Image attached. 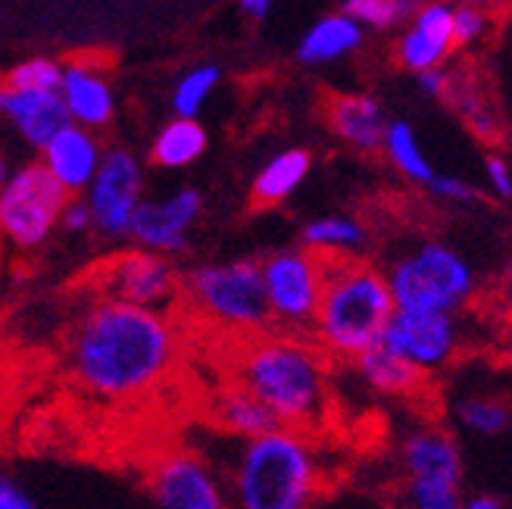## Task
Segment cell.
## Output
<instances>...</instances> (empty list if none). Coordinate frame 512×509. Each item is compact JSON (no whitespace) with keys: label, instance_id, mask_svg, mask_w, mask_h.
<instances>
[{"label":"cell","instance_id":"1","mask_svg":"<svg viewBox=\"0 0 512 509\" xmlns=\"http://www.w3.org/2000/svg\"><path fill=\"white\" fill-rule=\"evenodd\" d=\"M175 356L172 319L119 300H97L79 316L66 344L72 381L100 400H132L153 391L172 372Z\"/></svg>","mask_w":512,"mask_h":509},{"label":"cell","instance_id":"2","mask_svg":"<svg viewBox=\"0 0 512 509\" xmlns=\"http://www.w3.org/2000/svg\"><path fill=\"white\" fill-rule=\"evenodd\" d=\"M235 385L250 391L281 428L306 431L328 416V363L325 353L297 335H263L241 347Z\"/></svg>","mask_w":512,"mask_h":509},{"label":"cell","instance_id":"3","mask_svg":"<svg viewBox=\"0 0 512 509\" xmlns=\"http://www.w3.org/2000/svg\"><path fill=\"white\" fill-rule=\"evenodd\" d=\"M319 491L322 466L316 447L294 428L241 441L228 469L232 509H310Z\"/></svg>","mask_w":512,"mask_h":509},{"label":"cell","instance_id":"4","mask_svg":"<svg viewBox=\"0 0 512 509\" xmlns=\"http://www.w3.org/2000/svg\"><path fill=\"white\" fill-rule=\"evenodd\" d=\"M397 313L388 278L366 260H325V282L313 319L316 347L335 360H356L381 344Z\"/></svg>","mask_w":512,"mask_h":509},{"label":"cell","instance_id":"5","mask_svg":"<svg viewBox=\"0 0 512 509\" xmlns=\"http://www.w3.org/2000/svg\"><path fill=\"white\" fill-rule=\"evenodd\" d=\"M381 272L388 278L394 307L403 313L459 316L472 307L484 288L469 253L441 238H419L397 247Z\"/></svg>","mask_w":512,"mask_h":509},{"label":"cell","instance_id":"6","mask_svg":"<svg viewBox=\"0 0 512 509\" xmlns=\"http://www.w3.org/2000/svg\"><path fill=\"white\" fill-rule=\"evenodd\" d=\"M182 297H188V303L203 319L241 335L266 332L272 325L260 263L253 260L194 266L182 278Z\"/></svg>","mask_w":512,"mask_h":509},{"label":"cell","instance_id":"7","mask_svg":"<svg viewBox=\"0 0 512 509\" xmlns=\"http://www.w3.org/2000/svg\"><path fill=\"white\" fill-rule=\"evenodd\" d=\"M69 194L41 163H29L0 185V238L22 253H32L60 228Z\"/></svg>","mask_w":512,"mask_h":509},{"label":"cell","instance_id":"8","mask_svg":"<svg viewBox=\"0 0 512 509\" xmlns=\"http://www.w3.org/2000/svg\"><path fill=\"white\" fill-rule=\"evenodd\" d=\"M266 307L272 325L281 335H303L313 332V319L319 310L322 282H325V260L306 247H281L272 250L260 263Z\"/></svg>","mask_w":512,"mask_h":509},{"label":"cell","instance_id":"9","mask_svg":"<svg viewBox=\"0 0 512 509\" xmlns=\"http://www.w3.org/2000/svg\"><path fill=\"white\" fill-rule=\"evenodd\" d=\"M97 288L104 291V300H119L141 310L166 313L182 300V275H178L169 257L135 247L100 263Z\"/></svg>","mask_w":512,"mask_h":509},{"label":"cell","instance_id":"10","mask_svg":"<svg viewBox=\"0 0 512 509\" xmlns=\"http://www.w3.org/2000/svg\"><path fill=\"white\" fill-rule=\"evenodd\" d=\"M85 203L94 219V232L104 238H128L132 219L144 200V169L141 160L125 147H110L85 188Z\"/></svg>","mask_w":512,"mask_h":509},{"label":"cell","instance_id":"11","mask_svg":"<svg viewBox=\"0 0 512 509\" xmlns=\"http://www.w3.org/2000/svg\"><path fill=\"white\" fill-rule=\"evenodd\" d=\"M147 491L157 509H232L228 488L210 456L185 447L166 450L153 460Z\"/></svg>","mask_w":512,"mask_h":509},{"label":"cell","instance_id":"12","mask_svg":"<svg viewBox=\"0 0 512 509\" xmlns=\"http://www.w3.org/2000/svg\"><path fill=\"white\" fill-rule=\"evenodd\" d=\"M466 344V328L459 316L450 313H403L397 310L384 328L381 347L397 353L416 372L447 369Z\"/></svg>","mask_w":512,"mask_h":509},{"label":"cell","instance_id":"13","mask_svg":"<svg viewBox=\"0 0 512 509\" xmlns=\"http://www.w3.org/2000/svg\"><path fill=\"white\" fill-rule=\"evenodd\" d=\"M203 213V197L194 188H178L172 194L141 200L132 219V238L141 250H153L160 257H182L191 250V228Z\"/></svg>","mask_w":512,"mask_h":509},{"label":"cell","instance_id":"14","mask_svg":"<svg viewBox=\"0 0 512 509\" xmlns=\"http://www.w3.org/2000/svg\"><path fill=\"white\" fill-rule=\"evenodd\" d=\"M400 469L403 485H438L459 488L463 485V450L444 428H416L400 444Z\"/></svg>","mask_w":512,"mask_h":509},{"label":"cell","instance_id":"15","mask_svg":"<svg viewBox=\"0 0 512 509\" xmlns=\"http://www.w3.org/2000/svg\"><path fill=\"white\" fill-rule=\"evenodd\" d=\"M41 166L57 178V185L69 194L79 197L91 185V178L104 157V147L94 138V132L82 129V125H66L54 138H50L41 150Z\"/></svg>","mask_w":512,"mask_h":509},{"label":"cell","instance_id":"16","mask_svg":"<svg viewBox=\"0 0 512 509\" xmlns=\"http://www.w3.org/2000/svg\"><path fill=\"white\" fill-rule=\"evenodd\" d=\"M450 47H453V7L434 0V4H425L416 13L413 25L403 32L397 44V57L406 69L428 72V69H441Z\"/></svg>","mask_w":512,"mask_h":509},{"label":"cell","instance_id":"17","mask_svg":"<svg viewBox=\"0 0 512 509\" xmlns=\"http://www.w3.org/2000/svg\"><path fill=\"white\" fill-rule=\"evenodd\" d=\"M0 116H7L13 129L38 150H44V144L69 125L60 94L16 91L4 82H0Z\"/></svg>","mask_w":512,"mask_h":509},{"label":"cell","instance_id":"18","mask_svg":"<svg viewBox=\"0 0 512 509\" xmlns=\"http://www.w3.org/2000/svg\"><path fill=\"white\" fill-rule=\"evenodd\" d=\"M60 100L66 107L69 122L82 125V129H88V132L110 125V119L116 113V97H113L110 82L85 63L63 66Z\"/></svg>","mask_w":512,"mask_h":509},{"label":"cell","instance_id":"19","mask_svg":"<svg viewBox=\"0 0 512 509\" xmlns=\"http://www.w3.org/2000/svg\"><path fill=\"white\" fill-rule=\"evenodd\" d=\"M328 122L335 135L363 150V154H372V150H381L384 141V129H388V119H384V110L375 97L369 94H341L328 104Z\"/></svg>","mask_w":512,"mask_h":509},{"label":"cell","instance_id":"20","mask_svg":"<svg viewBox=\"0 0 512 509\" xmlns=\"http://www.w3.org/2000/svg\"><path fill=\"white\" fill-rule=\"evenodd\" d=\"M300 238L322 260H360L372 241L369 228L353 216H319L303 225Z\"/></svg>","mask_w":512,"mask_h":509},{"label":"cell","instance_id":"21","mask_svg":"<svg viewBox=\"0 0 512 509\" xmlns=\"http://www.w3.org/2000/svg\"><path fill=\"white\" fill-rule=\"evenodd\" d=\"M310 166H313L310 150H300V147L281 150V154H275L260 172H256L253 188H250V203L256 210H269V207H278V203H285L306 182Z\"/></svg>","mask_w":512,"mask_h":509},{"label":"cell","instance_id":"22","mask_svg":"<svg viewBox=\"0 0 512 509\" xmlns=\"http://www.w3.org/2000/svg\"><path fill=\"white\" fill-rule=\"evenodd\" d=\"M210 413H213L216 425L235 441H250V438H260V435H269V431L281 428L266 406L250 391H244L241 385L219 391Z\"/></svg>","mask_w":512,"mask_h":509},{"label":"cell","instance_id":"23","mask_svg":"<svg viewBox=\"0 0 512 509\" xmlns=\"http://www.w3.org/2000/svg\"><path fill=\"white\" fill-rule=\"evenodd\" d=\"M356 372L366 381V385L375 391V394H384V397H409L422 388L425 375L416 372L409 363H403L397 353H391L388 347L375 344L372 350L360 353L353 360Z\"/></svg>","mask_w":512,"mask_h":509},{"label":"cell","instance_id":"24","mask_svg":"<svg viewBox=\"0 0 512 509\" xmlns=\"http://www.w3.org/2000/svg\"><path fill=\"white\" fill-rule=\"evenodd\" d=\"M363 41V29L356 25L347 13H335V16H322L310 32L303 35L297 57L300 63H331L347 57L350 50H356Z\"/></svg>","mask_w":512,"mask_h":509},{"label":"cell","instance_id":"25","mask_svg":"<svg viewBox=\"0 0 512 509\" xmlns=\"http://www.w3.org/2000/svg\"><path fill=\"white\" fill-rule=\"evenodd\" d=\"M207 150V132L197 119L175 116L169 125H163L160 135L150 144V160L160 169H185L197 163Z\"/></svg>","mask_w":512,"mask_h":509},{"label":"cell","instance_id":"26","mask_svg":"<svg viewBox=\"0 0 512 509\" xmlns=\"http://www.w3.org/2000/svg\"><path fill=\"white\" fill-rule=\"evenodd\" d=\"M381 150L388 154V160L409 178V182H416V185H425L438 172H434V166L428 163L425 157V150L413 132V125L397 119V122H388V129H384V141H381Z\"/></svg>","mask_w":512,"mask_h":509},{"label":"cell","instance_id":"27","mask_svg":"<svg viewBox=\"0 0 512 509\" xmlns=\"http://www.w3.org/2000/svg\"><path fill=\"white\" fill-rule=\"evenodd\" d=\"M456 422L478 438H497L512 428V406L491 394H469L456 403Z\"/></svg>","mask_w":512,"mask_h":509},{"label":"cell","instance_id":"28","mask_svg":"<svg viewBox=\"0 0 512 509\" xmlns=\"http://www.w3.org/2000/svg\"><path fill=\"white\" fill-rule=\"evenodd\" d=\"M216 85H219V69L216 66H197V69L185 72L182 79H178L175 91H172L175 116L197 119V113L210 100V94L216 91Z\"/></svg>","mask_w":512,"mask_h":509},{"label":"cell","instance_id":"29","mask_svg":"<svg viewBox=\"0 0 512 509\" xmlns=\"http://www.w3.org/2000/svg\"><path fill=\"white\" fill-rule=\"evenodd\" d=\"M63 82V66L47 60V57H32L7 72V88L16 91H44V94H60Z\"/></svg>","mask_w":512,"mask_h":509},{"label":"cell","instance_id":"30","mask_svg":"<svg viewBox=\"0 0 512 509\" xmlns=\"http://www.w3.org/2000/svg\"><path fill=\"white\" fill-rule=\"evenodd\" d=\"M344 13L360 25H372V29H391V25L403 22L409 16V0H347Z\"/></svg>","mask_w":512,"mask_h":509},{"label":"cell","instance_id":"31","mask_svg":"<svg viewBox=\"0 0 512 509\" xmlns=\"http://www.w3.org/2000/svg\"><path fill=\"white\" fill-rule=\"evenodd\" d=\"M459 506H463L459 488L403 485V509H459Z\"/></svg>","mask_w":512,"mask_h":509},{"label":"cell","instance_id":"32","mask_svg":"<svg viewBox=\"0 0 512 509\" xmlns=\"http://www.w3.org/2000/svg\"><path fill=\"white\" fill-rule=\"evenodd\" d=\"M484 29H488V16L478 7L463 4L453 10V44H472L484 35Z\"/></svg>","mask_w":512,"mask_h":509},{"label":"cell","instance_id":"33","mask_svg":"<svg viewBox=\"0 0 512 509\" xmlns=\"http://www.w3.org/2000/svg\"><path fill=\"white\" fill-rule=\"evenodd\" d=\"M428 191L438 194L441 200H450V203H475L481 197L472 182L456 178V175H434L428 182Z\"/></svg>","mask_w":512,"mask_h":509},{"label":"cell","instance_id":"34","mask_svg":"<svg viewBox=\"0 0 512 509\" xmlns=\"http://www.w3.org/2000/svg\"><path fill=\"white\" fill-rule=\"evenodd\" d=\"M484 175H488V188L494 197L512 200V166L503 157L491 154L488 160H484Z\"/></svg>","mask_w":512,"mask_h":509},{"label":"cell","instance_id":"35","mask_svg":"<svg viewBox=\"0 0 512 509\" xmlns=\"http://www.w3.org/2000/svg\"><path fill=\"white\" fill-rule=\"evenodd\" d=\"M60 228H66V232H72V235H82V232H91V228H94L91 210H88V203H85L82 194L66 200V207L60 213Z\"/></svg>","mask_w":512,"mask_h":509},{"label":"cell","instance_id":"36","mask_svg":"<svg viewBox=\"0 0 512 509\" xmlns=\"http://www.w3.org/2000/svg\"><path fill=\"white\" fill-rule=\"evenodd\" d=\"M494 300H497V307L506 313V319H512V247H509L506 260L500 266L497 285H494Z\"/></svg>","mask_w":512,"mask_h":509},{"label":"cell","instance_id":"37","mask_svg":"<svg viewBox=\"0 0 512 509\" xmlns=\"http://www.w3.org/2000/svg\"><path fill=\"white\" fill-rule=\"evenodd\" d=\"M419 88L428 94V97H447L450 91V75L444 69H428V72H419Z\"/></svg>","mask_w":512,"mask_h":509},{"label":"cell","instance_id":"38","mask_svg":"<svg viewBox=\"0 0 512 509\" xmlns=\"http://www.w3.org/2000/svg\"><path fill=\"white\" fill-rule=\"evenodd\" d=\"M0 509H38L10 478H0Z\"/></svg>","mask_w":512,"mask_h":509},{"label":"cell","instance_id":"39","mask_svg":"<svg viewBox=\"0 0 512 509\" xmlns=\"http://www.w3.org/2000/svg\"><path fill=\"white\" fill-rule=\"evenodd\" d=\"M459 509H503V503L497 497H491V494H475V497L463 500V506H459Z\"/></svg>","mask_w":512,"mask_h":509},{"label":"cell","instance_id":"40","mask_svg":"<svg viewBox=\"0 0 512 509\" xmlns=\"http://www.w3.org/2000/svg\"><path fill=\"white\" fill-rule=\"evenodd\" d=\"M272 4H275V0H241V7H244L250 16H266Z\"/></svg>","mask_w":512,"mask_h":509},{"label":"cell","instance_id":"41","mask_svg":"<svg viewBox=\"0 0 512 509\" xmlns=\"http://www.w3.org/2000/svg\"><path fill=\"white\" fill-rule=\"evenodd\" d=\"M7 178H10V166H7V160H4V157H0V185H4Z\"/></svg>","mask_w":512,"mask_h":509},{"label":"cell","instance_id":"42","mask_svg":"<svg viewBox=\"0 0 512 509\" xmlns=\"http://www.w3.org/2000/svg\"><path fill=\"white\" fill-rule=\"evenodd\" d=\"M503 335H506V347H509V353H512V319L506 322V332H503Z\"/></svg>","mask_w":512,"mask_h":509},{"label":"cell","instance_id":"43","mask_svg":"<svg viewBox=\"0 0 512 509\" xmlns=\"http://www.w3.org/2000/svg\"><path fill=\"white\" fill-rule=\"evenodd\" d=\"M459 4H472V0H459Z\"/></svg>","mask_w":512,"mask_h":509},{"label":"cell","instance_id":"44","mask_svg":"<svg viewBox=\"0 0 512 509\" xmlns=\"http://www.w3.org/2000/svg\"><path fill=\"white\" fill-rule=\"evenodd\" d=\"M0 325H4V313H0Z\"/></svg>","mask_w":512,"mask_h":509}]
</instances>
